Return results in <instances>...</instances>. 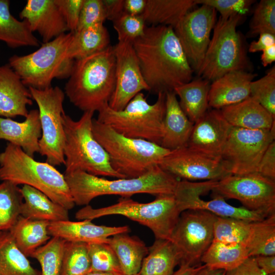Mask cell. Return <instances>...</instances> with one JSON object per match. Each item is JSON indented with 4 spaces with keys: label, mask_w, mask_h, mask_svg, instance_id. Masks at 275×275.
<instances>
[{
    "label": "cell",
    "mask_w": 275,
    "mask_h": 275,
    "mask_svg": "<svg viewBox=\"0 0 275 275\" xmlns=\"http://www.w3.org/2000/svg\"><path fill=\"white\" fill-rule=\"evenodd\" d=\"M132 45L149 92H173L192 80L194 71L172 27L147 26Z\"/></svg>",
    "instance_id": "obj_1"
},
{
    "label": "cell",
    "mask_w": 275,
    "mask_h": 275,
    "mask_svg": "<svg viewBox=\"0 0 275 275\" xmlns=\"http://www.w3.org/2000/svg\"><path fill=\"white\" fill-rule=\"evenodd\" d=\"M75 205H88L94 198L104 195L129 197L138 194H147L156 197L174 195L178 178L158 166L140 177L108 180L81 171L65 173Z\"/></svg>",
    "instance_id": "obj_2"
},
{
    "label": "cell",
    "mask_w": 275,
    "mask_h": 275,
    "mask_svg": "<svg viewBox=\"0 0 275 275\" xmlns=\"http://www.w3.org/2000/svg\"><path fill=\"white\" fill-rule=\"evenodd\" d=\"M115 87L113 46L75 60L65 87L69 101L84 112H98L108 104Z\"/></svg>",
    "instance_id": "obj_3"
},
{
    "label": "cell",
    "mask_w": 275,
    "mask_h": 275,
    "mask_svg": "<svg viewBox=\"0 0 275 275\" xmlns=\"http://www.w3.org/2000/svg\"><path fill=\"white\" fill-rule=\"evenodd\" d=\"M0 180L36 188L68 210L75 206L64 175L51 164L35 160L9 143L0 153Z\"/></svg>",
    "instance_id": "obj_4"
},
{
    "label": "cell",
    "mask_w": 275,
    "mask_h": 275,
    "mask_svg": "<svg viewBox=\"0 0 275 275\" xmlns=\"http://www.w3.org/2000/svg\"><path fill=\"white\" fill-rule=\"evenodd\" d=\"M92 131L106 152L112 168L126 178L147 173L170 151L147 140L125 136L94 118Z\"/></svg>",
    "instance_id": "obj_5"
},
{
    "label": "cell",
    "mask_w": 275,
    "mask_h": 275,
    "mask_svg": "<svg viewBox=\"0 0 275 275\" xmlns=\"http://www.w3.org/2000/svg\"><path fill=\"white\" fill-rule=\"evenodd\" d=\"M73 32L61 34L43 43L36 51L24 56L13 55L8 64L29 87L44 90L51 87L54 78H69L75 60L68 54Z\"/></svg>",
    "instance_id": "obj_6"
},
{
    "label": "cell",
    "mask_w": 275,
    "mask_h": 275,
    "mask_svg": "<svg viewBox=\"0 0 275 275\" xmlns=\"http://www.w3.org/2000/svg\"><path fill=\"white\" fill-rule=\"evenodd\" d=\"M94 114L92 111L84 112L77 121L65 113L63 115L65 173L81 171L97 176L125 178L112 168L106 152L94 136Z\"/></svg>",
    "instance_id": "obj_7"
},
{
    "label": "cell",
    "mask_w": 275,
    "mask_h": 275,
    "mask_svg": "<svg viewBox=\"0 0 275 275\" xmlns=\"http://www.w3.org/2000/svg\"><path fill=\"white\" fill-rule=\"evenodd\" d=\"M181 213L174 195H165L149 203L121 197L117 203L106 207L94 208L88 205L78 210L75 217L92 221L107 215H122L149 228L155 239L169 240Z\"/></svg>",
    "instance_id": "obj_8"
},
{
    "label": "cell",
    "mask_w": 275,
    "mask_h": 275,
    "mask_svg": "<svg viewBox=\"0 0 275 275\" xmlns=\"http://www.w3.org/2000/svg\"><path fill=\"white\" fill-rule=\"evenodd\" d=\"M153 104L142 92L138 93L122 110L115 111L108 104L98 112L97 120L128 138L148 141L160 145L166 110V93L157 94Z\"/></svg>",
    "instance_id": "obj_9"
},
{
    "label": "cell",
    "mask_w": 275,
    "mask_h": 275,
    "mask_svg": "<svg viewBox=\"0 0 275 275\" xmlns=\"http://www.w3.org/2000/svg\"><path fill=\"white\" fill-rule=\"evenodd\" d=\"M243 16L217 19L203 62L197 71L199 77L209 81L235 70L249 71L251 64L246 47L237 27Z\"/></svg>",
    "instance_id": "obj_10"
},
{
    "label": "cell",
    "mask_w": 275,
    "mask_h": 275,
    "mask_svg": "<svg viewBox=\"0 0 275 275\" xmlns=\"http://www.w3.org/2000/svg\"><path fill=\"white\" fill-rule=\"evenodd\" d=\"M29 89L38 106L41 128L39 153L54 167L65 164V134L62 118L65 94L57 86L44 90L32 87Z\"/></svg>",
    "instance_id": "obj_11"
},
{
    "label": "cell",
    "mask_w": 275,
    "mask_h": 275,
    "mask_svg": "<svg viewBox=\"0 0 275 275\" xmlns=\"http://www.w3.org/2000/svg\"><path fill=\"white\" fill-rule=\"evenodd\" d=\"M217 216L204 210L181 212L170 240L180 257V264L194 265L213 240V226Z\"/></svg>",
    "instance_id": "obj_12"
},
{
    "label": "cell",
    "mask_w": 275,
    "mask_h": 275,
    "mask_svg": "<svg viewBox=\"0 0 275 275\" xmlns=\"http://www.w3.org/2000/svg\"><path fill=\"white\" fill-rule=\"evenodd\" d=\"M275 139V124L268 130L232 127L221 158L231 174L257 172L265 150Z\"/></svg>",
    "instance_id": "obj_13"
},
{
    "label": "cell",
    "mask_w": 275,
    "mask_h": 275,
    "mask_svg": "<svg viewBox=\"0 0 275 275\" xmlns=\"http://www.w3.org/2000/svg\"><path fill=\"white\" fill-rule=\"evenodd\" d=\"M212 191L239 201L249 210L268 216L275 214V181L257 172L229 175L217 181Z\"/></svg>",
    "instance_id": "obj_14"
},
{
    "label": "cell",
    "mask_w": 275,
    "mask_h": 275,
    "mask_svg": "<svg viewBox=\"0 0 275 275\" xmlns=\"http://www.w3.org/2000/svg\"><path fill=\"white\" fill-rule=\"evenodd\" d=\"M217 181L195 182L179 181L174 196L181 212L188 210L209 211L217 216L257 222L267 217L264 213L252 211L244 207H237L229 204L224 198L214 195L213 199L205 201L201 196L212 190Z\"/></svg>",
    "instance_id": "obj_15"
},
{
    "label": "cell",
    "mask_w": 275,
    "mask_h": 275,
    "mask_svg": "<svg viewBox=\"0 0 275 275\" xmlns=\"http://www.w3.org/2000/svg\"><path fill=\"white\" fill-rule=\"evenodd\" d=\"M216 13L213 8L201 5L187 12L174 28L189 64L197 72L210 43Z\"/></svg>",
    "instance_id": "obj_16"
},
{
    "label": "cell",
    "mask_w": 275,
    "mask_h": 275,
    "mask_svg": "<svg viewBox=\"0 0 275 275\" xmlns=\"http://www.w3.org/2000/svg\"><path fill=\"white\" fill-rule=\"evenodd\" d=\"M158 166L176 178L187 181H219L231 175L221 158L209 156L187 146L170 151Z\"/></svg>",
    "instance_id": "obj_17"
},
{
    "label": "cell",
    "mask_w": 275,
    "mask_h": 275,
    "mask_svg": "<svg viewBox=\"0 0 275 275\" xmlns=\"http://www.w3.org/2000/svg\"><path fill=\"white\" fill-rule=\"evenodd\" d=\"M113 49L115 57V87L108 106L123 109L138 93L149 91L142 75L132 43L118 42Z\"/></svg>",
    "instance_id": "obj_18"
},
{
    "label": "cell",
    "mask_w": 275,
    "mask_h": 275,
    "mask_svg": "<svg viewBox=\"0 0 275 275\" xmlns=\"http://www.w3.org/2000/svg\"><path fill=\"white\" fill-rule=\"evenodd\" d=\"M232 128L220 110L207 111L194 124L186 146L209 156L221 158Z\"/></svg>",
    "instance_id": "obj_19"
},
{
    "label": "cell",
    "mask_w": 275,
    "mask_h": 275,
    "mask_svg": "<svg viewBox=\"0 0 275 275\" xmlns=\"http://www.w3.org/2000/svg\"><path fill=\"white\" fill-rule=\"evenodd\" d=\"M31 31L38 32L43 42H48L69 31L54 0H28L19 13Z\"/></svg>",
    "instance_id": "obj_20"
},
{
    "label": "cell",
    "mask_w": 275,
    "mask_h": 275,
    "mask_svg": "<svg viewBox=\"0 0 275 275\" xmlns=\"http://www.w3.org/2000/svg\"><path fill=\"white\" fill-rule=\"evenodd\" d=\"M48 231L51 237H58L66 241L108 243L109 237L117 234L128 233L129 228L127 226L97 225L89 219L79 222L66 220L50 222Z\"/></svg>",
    "instance_id": "obj_21"
},
{
    "label": "cell",
    "mask_w": 275,
    "mask_h": 275,
    "mask_svg": "<svg viewBox=\"0 0 275 275\" xmlns=\"http://www.w3.org/2000/svg\"><path fill=\"white\" fill-rule=\"evenodd\" d=\"M257 74L245 70L228 72L210 84L209 106L215 109L240 102L250 96V85Z\"/></svg>",
    "instance_id": "obj_22"
},
{
    "label": "cell",
    "mask_w": 275,
    "mask_h": 275,
    "mask_svg": "<svg viewBox=\"0 0 275 275\" xmlns=\"http://www.w3.org/2000/svg\"><path fill=\"white\" fill-rule=\"evenodd\" d=\"M29 88L8 64L0 66V117H26L33 103Z\"/></svg>",
    "instance_id": "obj_23"
},
{
    "label": "cell",
    "mask_w": 275,
    "mask_h": 275,
    "mask_svg": "<svg viewBox=\"0 0 275 275\" xmlns=\"http://www.w3.org/2000/svg\"><path fill=\"white\" fill-rule=\"evenodd\" d=\"M41 137L38 109L30 111L25 120L21 122L0 117V140H5L19 147L32 157L35 153H39V141Z\"/></svg>",
    "instance_id": "obj_24"
},
{
    "label": "cell",
    "mask_w": 275,
    "mask_h": 275,
    "mask_svg": "<svg viewBox=\"0 0 275 275\" xmlns=\"http://www.w3.org/2000/svg\"><path fill=\"white\" fill-rule=\"evenodd\" d=\"M165 105L160 146L170 151L186 146L194 123L182 111L174 91L166 93Z\"/></svg>",
    "instance_id": "obj_25"
},
{
    "label": "cell",
    "mask_w": 275,
    "mask_h": 275,
    "mask_svg": "<svg viewBox=\"0 0 275 275\" xmlns=\"http://www.w3.org/2000/svg\"><path fill=\"white\" fill-rule=\"evenodd\" d=\"M219 110L232 127L251 130H268L275 124V118L250 96Z\"/></svg>",
    "instance_id": "obj_26"
},
{
    "label": "cell",
    "mask_w": 275,
    "mask_h": 275,
    "mask_svg": "<svg viewBox=\"0 0 275 275\" xmlns=\"http://www.w3.org/2000/svg\"><path fill=\"white\" fill-rule=\"evenodd\" d=\"M20 191L23 200L20 208L21 216L50 222L69 220V210L43 193L26 185H23Z\"/></svg>",
    "instance_id": "obj_27"
},
{
    "label": "cell",
    "mask_w": 275,
    "mask_h": 275,
    "mask_svg": "<svg viewBox=\"0 0 275 275\" xmlns=\"http://www.w3.org/2000/svg\"><path fill=\"white\" fill-rule=\"evenodd\" d=\"M197 5L195 0H147L141 16L149 26L164 25L174 29Z\"/></svg>",
    "instance_id": "obj_28"
},
{
    "label": "cell",
    "mask_w": 275,
    "mask_h": 275,
    "mask_svg": "<svg viewBox=\"0 0 275 275\" xmlns=\"http://www.w3.org/2000/svg\"><path fill=\"white\" fill-rule=\"evenodd\" d=\"M127 233L113 235L108 243L115 253L124 274L135 275L140 270L148 248L139 238Z\"/></svg>",
    "instance_id": "obj_29"
},
{
    "label": "cell",
    "mask_w": 275,
    "mask_h": 275,
    "mask_svg": "<svg viewBox=\"0 0 275 275\" xmlns=\"http://www.w3.org/2000/svg\"><path fill=\"white\" fill-rule=\"evenodd\" d=\"M50 222L33 219L20 215L9 230L20 251L27 257L50 238L48 231Z\"/></svg>",
    "instance_id": "obj_30"
},
{
    "label": "cell",
    "mask_w": 275,
    "mask_h": 275,
    "mask_svg": "<svg viewBox=\"0 0 275 275\" xmlns=\"http://www.w3.org/2000/svg\"><path fill=\"white\" fill-rule=\"evenodd\" d=\"M180 262L178 253L170 240L155 239L148 248L139 273L140 275H172Z\"/></svg>",
    "instance_id": "obj_31"
},
{
    "label": "cell",
    "mask_w": 275,
    "mask_h": 275,
    "mask_svg": "<svg viewBox=\"0 0 275 275\" xmlns=\"http://www.w3.org/2000/svg\"><path fill=\"white\" fill-rule=\"evenodd\" d=\"M210 81L199 77L177 87L174 92L179 97L180 106L195 123L208 111Z\"/></svg>",
    "instance_id": "obj_32"
},
{
    "label": "cell",
    "mask_w": 275,
    "mask_h": 275,
    "mask_svg": "<svg viewBox=\"0 0 275 275\" xmlns=\"http://www.w3.org/2000/svg\"><path fill=\"white\" fill-rule=\"evenodd\" d=\"M0 41L11 48L38 47L40 44L28 22L19 21L11 14L8 0H0Z\"/></svg>",
    "instance_id": "obj_33"
},
{
    "label": "cell",
    "mask_w": 275,
    "mask_h": 275,
    "mask_svg": "<svg viewBox=\"0 0 275 275\" xmlns=\"http://www.w3.org/2000/svg\"><path fill=\"white\" fill-rule=\"evenodd\" d=\"M109 43L107 29L103 24H96L73 32L68 54L78 60L106 49Z\"/></svg>",
    "instance_id": "obj_34"
},
{
    "label": "cell",
    "mask_w": 275,
    "mask_h": 275,
    "mask_svg": "<svg viewBox=\"0 0 275 275\" xmlns=\"http://www.w3.org/2000/svg\"><path fill=\"white\" fill-rule=\"evenodd\" d=\"M249 257L243 244L213 241L200 261L210 268L227 271L236 268Z\"/></svg>",
    "instance_id": "obj_35"
},
{
    "label": "cell",
    "mask_w": 275,
    "mask_h": 275,
    "mask_svg": "<svg viewBox=\"0 0 275 275\" xmlns=\"http://www.w3.org/2000/svg\"><path fill=\"white\" fill-rule=\"evenodd\" d=\"M0 275H41L17 248L9 231H0Z\"/></svg>",
    "instance_id": "obj_36"
},
{
    "label": "cell",
    "mask_w": 275,
    "mask_h": 275,
    "mask_svg": "<svg viewBox=\"0 0 275 275\" xmlns=\"http://www.w3.org/2000/svg\"><path fill=\"white\" fill-rule=\"evenodd\" d=\"M245 247L249 257L275 255V214L262 221L251 222Z\"/></svg>",
    "instance_id": "obj_37"
},
{
    "label": "cell",
    "mask_w": 275,
    "mask_h": 275,
    "mask_svg": "<svg viewBox=\"0 0 275 275\" xmlns=\"http://www.w3.org/2000/svg\"><path fill=\"white\" fill-rule=\"evenodd\" d=\"M23 200L18 185L7 181L0 183V231H9L15 224Z\"/></svg>",
    "instance_id": "obj_38"
},
{
    "label": "cell",
    "mask_w": 275,
    "mask_h": 275,
    "mask_svg": "<svg viewBox=\"0 0 275 275\" xmlns=\"http://www.w3.org/2000/svg\"><path fill=\"white\" fill-rule=\"evenodd\" d=\"M90 272L88 244L66 241L60 275H86Z\"/></svg>",
    "instance_id": "obj_39"
},
{
    "label": "cell",
    "mask_w": 275,
    "mask_h": 275,
    "mask_svg": "<svg viewBox=\"0 0 275 275\" xmlns=\"http://www.w3.org/2000/svg\"><path fill=\"white\" fill-rule=\"evenodd\" d=\"M251 227L250 222L217 216L213 226V241L241 243L245 246Z\"/></svg>",
    "instance_id": "obj_40"
},
{
    "label": "cell",
    "mask_w": 275,
    "mask_h": 275,
    "mask_svg": "<svg viewBox=\"0 0 275 275\" xmlns=\"http://www.w3.org/2000/svg\"><path fill=\"white\" fill-rule=\"evenodd\" d=\"M65 241L60 237H52L32 254L31 257L40 264L41 275H60Z\"/></svg>",
    "instance_id": "obj_41"
},
{
    "label": "cell",
    "mask_w": 275,
    "mask_h": 275,
    "mask_svg": "<svg viewBox=\"0 0 275 275\" xmlns=\"http://www.w3.org/2000/svg\"><path fill=\"white\" fill-rule=\"evenodd\" d=\"M91 272L102 271L124 275L117 257L107 243L88 244Z\"/></svg>",
    "instance_id": "obj_42"
},
{
    "label": "cell",
    "mask_w": 275,
    "mask_h": 275,
    "mask_svg": "<svg viewBox=\"0 0 275 275\" xmlns=\"http://www.w3.org/2000/svg\"><path fill=\"white\" fill-rule=\"evenodd\" d=\"M250 97L256 100L275 118V67L250 85Z\"/></svg>",
    "instance_id": "obj_43"
},
{
    "label": "cell",
    "mask_w": 275,
    "mask_h": 275,
    "mask_svg": "<svg viewBox=\"0 0 275 275\" xmlns=\"http://www.w3.org/2000/svg\"><path fill=\"white\" fill-rule=\"evenodd\" d=\"M275 34V1L261 0L257 5L249 25V36Z\"/></svg>",
    "instance_id": "obj_44"
},
{
    "label": "cell",
    "mask_w": 275,
    "mask_h": 275,
    "mask_svg": "<svg viewBox=\"0 0 275 275\" xmlns=\"http://www.w3.org/2000/svg\"><path fill=\"white\" fill-rule=\"evenodd\" d=\"M113 23L118 35V42L132 43L143 35L147 26L141 15H132L125 12Z\"/></svg>",
    "instance_id": "obj_45"
},
{
    "label": "cell",
    "mask_w": 275,
    "mask_h": 275,
    "mask_svg": "<svg viewBox=\"0 0 275 275\" xmlns=\"http://www.w3.org/2000/svg\"><path fill=\"white\" fill-rule=\"evenodd\" d=\"M197 5H205L213 8L221 14L220 17L227 19L235 15L242 16L246 14L253 0H195Z\"/></svg>",
    "instance_id": "obj_46"
},
{
    "label": "cell",
    "mask_w": 275,
    "mask_h": 275,
    "mask_svg": "<svg viewBox=\"0 0 275 275\" xmlns=\"http://www.w3.org/2000/svg\"><path fill=\"white\" fill-rule=\"evenodd\" d=\"M105 20L102 0H84L76 31L96 24H103Z\"/></svg>",
    "instance_id": "obj_47"
},
{
    "label": "cell",
    "mask_w": 275,
    "mask_h": 275,
    "mask_svg": "<svg viewBox=\"0 0 275 275\" xmlns=\"http://www.w3.org/2000/svg\"><path fill=\"white\" fill-rule=\"evenodd\" d=\"M61 13L69 31L74 32L77 28L84 0H54Z\"/></svg>",
    "instance_id": "obj_48"
},
{
    "label": "cell",
    "mask_w": 275,
    "mask_h": 275,
    "mask_svg": "<svg viewBox=\"0 0 275 275\" xmlns=\"http://www.w3.org/2000/svg\"><path fill=\"white\" fill-rule=\"evenodd\" d=\"M257 173L275 181V141L270 144L264 153Z\"/></svg>",
    "instance_id": "obj_49"
},
{
    "label": "cell",
    "mask_w": 275,
    "mask_h": 275,
    "mask_svg": "<svg viewBox=\"0 0 275 275\" xmlns=\"http://www.w3.org/2000/svg\"><path fill=\"white\" fill-rule=\"evenodd\" d=\"M225 275H267L257 265L254 257H249L236 268L226 272Z\"/></svg>",
    "instance_id": "obj_50"
},
{
    "label": "cell",
    "mask_w": 275,
    "mask_h": 275,
    "mask_svg": "<svg viewBox=\"0 0 275 275\" xmlns=\"http://www.w3.org/2000/svg\"><path fill=\"white\" fill-rule=\"evenodd\" d=\"M106 18L113 21L124 13V0H102Z\"/></svg>",
    "instance_id": "obj_51"
},
{
    "label": "cell",
    "mask_w": 275,
    "mask_h": 275,
    "mask_svg": "<svg viewBox=\"0 0 275 275\" xmlns=\"http://www.w3.org/2000/svg\"><path fill=\"white\" fill-rule=\"evenodd\" d=\"M275 44V34L264 33L259 35L257 41H252L249 47L251 53L262 51L265 48Z\"/></svg>",
    "instance_id": "obj_52"
},
{
    "label": "cell",
    "mask_w": 275,
    "mask_h": 275,
    "mask_svg": "<svg viewBox=\"0 0 275 275\" xmlns=\"http://www.w3.org/2000/svg\"><path fill=\"white\" fill-rule=\"evenodd\" d=\"M258 266L267 275L275 274V255H262L254 257Z\"/></svg>",
    "instance_id": "obj_53"
},
{
    "label": "cell",
    "mask_w": 275,
    "mask_h": 275,
    "mask_svg": "<svg viewBox=\"0 0 275 275\" xmlns=\"http://www.w3.org/2000/svg\"><path fill=\"white\" fill-rule=\"evenodd\" d=\"M147 0H124V12L130 15L141 16L143 13Z\"/></svg>",
    "instance_id": "obj_54"
},
{
    "label": "cell",
    "mask_w": 275,
    "mask_h": 275,
    "mask_svg": "<svg viewBox=\"0 0 275 275\" xmlns=\"http://www.w3.org/2000/svg\"><path fill=\"white\" fill-rule=\"evenodd\" d=\"M261 61L264 67L270 65L275 61V44L272 45L262 51Z\"/></svg>",
    "instance_id": "obj_55"
},
{
    "label": "cell",
    "mask_w": 275,
    "mask_h": 275,
    "mask_svg": "<svg viewBox=\"0 0 275 275\" xmlns=\"http://www.w3.org/2000/svg\"><path fill=\"white\" fill-rule=\"evenodd\" d=\"M200 266H190L186 264L180 265L179 268L172 275H194L201 267Z\"/></svg>",
    "instance_id": "obj_56"
},
{
    "label": "cell",
    "mask_w": 275,
    "mask_h": 275,
    "mask_svg": "<svg viewBox=\"0 0 275 275\" xmlns=\"http://www.w3.org/2000/svg\"><path fill=\"white\" fill-rule=\"evenodd\" d=\"M226 272L223 269L211 268L203 265L194 275H225Z\"/></svg>",
    "instance_id": "obj_57"
},
{
    "label": "cell",
    "mask_w": 275,
    "mask_h": 275,
    "mask_svg": "<svg viewBox=\"0 0 275 275\" xmlns=\"http://www.w3.org/2000/svg\"><path fill=\"white\" fill-rule=\"evenodd\" d=\"M86 275H115L114 274L102 271H92Z\"/></svg>",
    "instance_id": "obj_58"
},
{
    "label": "cell",
    "mask_w": 275,
    "mask_h": 275,
    "mask_svg": "<svg viewBox=\"0 0 275 275\" xmlns=\"http://www.w3.org/2000/svg\"><path fill=\"white\" fill-rule=\"evenodd\" d=\"M135 275H140V274H139V273H138V274H135Z\"/></svg>",
    "instance_id": "obj_59"
},
{
    "label": "cell",
    "mask_w": 275,
    "mask_h": 275,
    "mask_svg": "<svg viewBox=\"0 0 275 275\" xmlns=\"http://www.w3.org/2000/svg\"><path fill=\"white\" fill-rule=\"evenodd\" d=\"M271 275H275V274H271Z\"/></svg>",
    "instance_id": "obj_60"
}]
</instances>
